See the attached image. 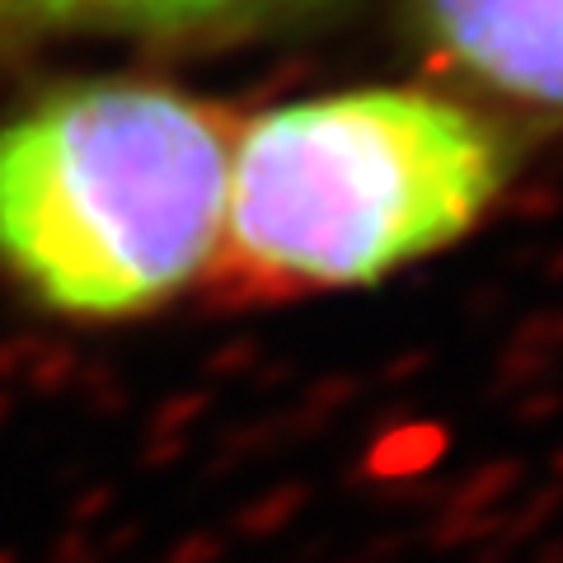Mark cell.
Wrapping results in <instances>:
<instances>
[{
  "mask_svg": "<svg viewBox=\"0 0 563 563\" xmlns=\"http://www.w3.org/2000/svg\"><path fill=\"white\" fill-rule=\"evenodd\" d=\"M244 0H0V14L29 24H113V29H174L202 24Z\"/></svg>",
  "mask_w": 563,
  "mask_h": 563,
  "instance_id": "cell-4",
  "label": "cell"
},
{
  "mask_svg": "<svg viewBox=\"0 0 563 563\" xmlns=\"http://www.w3.org/2000/svg\"><path fill=\"white\" fill-rule=\"evenodd\" d=\"M507 179L498 132L422 90L258 113L231 146V258L296 287H362L461 240Z\"/></svg>",
  "mask_w": 563,
  "mask_h": 563,
  "instance_id": "cell-2",
  "label": "cell"
},
{
  "mask_svg": "<svg viewBox=\"0 0 563 563\" xmlns=\"http://www.w3.org/2000/svg\"><path fill=\"white\" fill-rule=\"evenodd\" d=\"M446 62L493 90L563 109V0H418Z\"/></svg>",
  "mask_w": 563,
  "mask_h": 563,
  "instance_id": "cell-3",
  "label": "cell"
},
{
  "mask_svg": "<svg viewBox=\"0 0 563 563\" xmlns=\"http://www.w3.org/2000/svg\"><path fill=\"white\" fill-rule=\"evenodd\" d=\"M225 118L165 85L95 80L0 122V263L47 310L169 301L225 231Z\"/></svg>",
  "mask_w": 563,
  "mask_h": 563,
  "instance_id": "cell-1",
  "label": "cell"
}]
</instances>
